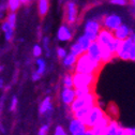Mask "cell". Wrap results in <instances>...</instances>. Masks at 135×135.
<instances>
[{"label":"cell","mask_w":135,"mask_h":135,"mask_svg":"<svg viewBox=\"0 0 135 135\" xmlns=\"http://www.w3.org/2000/svg\"><path fill=\"white\" fill-rule=\"evenodd\" d=\"M62 85L64 88H73V73H66L63 76Z\"/></svg>","instance_id":"cell-26"},{"label":"cell","mask_w":135,"mask_h":135,"mask_svg":"<svg viewBox=\"0 0 135 135\" xmlns=\"http://www.w3.org/2000/svg\"><path fill=\"white\" fill-rule=\"evenodd\" d=\"M77 61V57L71 53H68V55L62 59V64L65 69H69V70H74V66L75 63Z\"/></svg>","instance_id":"cell-17"},{"label":"cell","mask_w":135,"mask_h":135,"mask_svg":"<svg viewBox=\"0 0 135 135\" xmlns=\"http://www.w3.org/2000/svg\"><path fill=\"white\" fill-rule=\"evenodd\" d=\"M49 11V0H38V12L41 17H45Z\"/></svg>","instance_id":"cell-19"},{"label":"cell","mask_w":135,"mask_h":135,"mask_svg":"<svg viewBox=\"0 0 135 135\" xmlns=\"http://www.w3.org/2000/svg\"><path fill=\"white\" fill-rule=\"evenodd\" d=\"M21 6H22L21 0H8L7 1L8 11L10 13H16L18 11V9L21 8Z\"/></svg>","instance_id":"cell-23"},{"label":"cell","mask_w":135,"mask_h":135,"mask_svg":"<svg viewBox=\"0 0 135 135\" xmlns=\"http://www.w3.org/2000/svg\"><path fill=\"white\" fill-rule=\"evenodd\" d=\"M73 35H74V32L71 26L68 24H63L58 28L56 38H57V41L59 42H70L73 38Z\"/></svg>","instance_id":"cell-8"},{"label":"cell","mask_w":135,"mask_h":135,"mask_svg":"<svg viewBox=\"0 0 135 135\" xmlns=\"http://www.w3.org/2000/svg\"><path fill=\"white\" fill-rule=\"evenodd\" d=\"M110 119L112 118H109L108 116H104L102 119H101L91 130H92V132H93V134L94 135H104L105 134V132H106V129H107V127H108V124H109V121H110Z\"/></svg>","instance_id":"cell-14"},{"label":"cell","mask_w":135,"mask_h":135,"mask_svg":"<svg viewBox=\"0 0 135 135\" xmlns=\"http://www.w3.org/2000/svg\"><path fill=\"white\" fill-rule=\"evenodd\" d=\"M97 74H83L73 72V88H83V87H92L95 83Z\"/></svg>","instance_id":"cell-5"},{"label":"cell","mask_w":135,"mask_h":135,"mask_svg":"<svg viewBox=\"0 0 135 135\" xmlns=\"http://www.w3.org/2000/svg\"><path fill=\"white\" fill-rule=\"evenodd\" d=\"M0 28H1V31L3 32V35H4L6 41L11 42L12 39H13V37H14V28H12L7 21H3L1 23V26H0Z\"/></svg>","instance_id":"cell-16"},{"label":"cell","mask_w":135,"mask_h":135,"mask_svg":"<svg viewBox=\"0 0 135 135\" xmlns=\"http://www.w3.org/2000/svg\"><path fill=\"white\" fill-rule=\"evenodd\" d=\"M78 16V6L75 0H66L64 4V20L65 24L74 25Z\"/></svg>","instance_id":"cell-6"},{"label":"cell","mask_w":135,"mask_h":135,"mask_svg":"<svg viewBox=\"0 0 135 135\" xmlns=\"http://www.w3.org/2000/svg\"><path fill=\"white\" fill-rule=\"evenodd\" d=\"M86 53L93 60H95L98 62H101V46L97 41H94L90 44V46H89V48H88V50Z\"/></svg>","instance_id":"cell-15"},{"label":"cell","mask_w":135,"mask_h":135,"mask_svg":"<svg viewBox=\"0 0 135 135\" xmlns=\"http://www.w3.org/2000/svg\"><path fill=\"white\" fill-rule=\"evenodd\" d=\"M97 104V97L93 92H90L89 94L81 97V98H76L72 104L69 106V109L71 112V114H73L74 112L83 108V107H91L93 105Z\"/></svg>","instance_id":"cell-3"},{"label":"cell","mask_w":135,"mask_h":135,"mask_svg":"<svg viewBox=\"0 0 135 135\" xmlns=\"http://www.w3.org/2000/svg\"><path fill=\"white\" fill-rule=\"evenodd\" d=\"M43 54V48L39 45V44H35L32 47V55L36 58H40Z\"/></svg>","instance_id":"cell-30"},{"label":"cell","mask_w":135,"mask_h":135,"mask_svg":"<svg viewBox=\"0 0 135 135\" xmlns=\"http://www.w3.org/2000/svg\"><path fill=\"white\" fill-rule=\"evenodd\" d=\"M123 24V20L120 15L112 13L108 15H105L101 18V25L102 28H105L112 32H114L118 27H120Z\"/></svg>","instance_id":"cell-7"},{"label":"cell","mask_w":135,"mask_h":135,"mask_svg":"<svg viewBox=\"0 0 135 135\" xmlns=\"http://www.w3.org/2000/svg\"><path fill=\"white\" fill-rule=\"evenodd\" d=\"M6 21L10 24V26H11L12 28L15 29V27H16V23H17V14H16V13H10V12H9L8 15H7Z\"/></svg>","instance_id":"cell-29"},{"label":"cell","mask_w":135,"mask_h":135,"mask_svg":"<svg viewBox=\"0 0 135 135\" xmlns=\"http://www.w3.org/2000/svg\"><path fill=\"white\" fill-rule=\"evenodd\" d=\"M47 134H48V127H47V126L41 127L40 130H39L38 135H47Z\"/></svg>","instance_id":"cell-37"},{"label":"cell","mask_w":135,"mask_h":135,"mask_svg":"<svg viewBox=\"0 0 135 135\" xmlns=\"http://www.w3.org/2000/svg\"><path fill=\"white\" fill-rule=\"evenodd\" d=\"M56 53H57V57L62 60L68 55V50L64 47H62V46H58L57 49H56Z\"/></svg>","instance_id":"cell-31"},{"label":"cell","mask_w":135,"mask_h":135,"mask_svg":"<svg viewBox=\"0 0 135 135\" xmlns=\"http://www.w3.org/2000/svg\"><path fill=\"white\" fill-rule=\"evenodd\" d=\"M129 61H135V45L134 44L129 52Z\"/></svg>","instance_id":"cell-35"},{"label":"cell","mask_w":135,"mask_h":135,"mask_svg":"<svg viewBox=\"0 0 135 135\" xmlns=\"http://www.w3.org/2000/svg\"><path fill=\"white\" fill-rule=\"evenodd\" d=\"M114 37L120 41H124L126 39L130 38L133 33V30L126 24H122L120 27H118L114 32Z\"/></svg>","instance_id":"cell-13"},{"label":"cell","mask_w":135,"mask_h":135,"mask_svg":"<svg viewBox=\"0 0 135 135\" xmlns=\"http://www.w3.org/2000/svg\"><path fill=\"white\" fill-rule=\"evenodd\" d=\"M124 135H128V134H127V133H124Z\"/></svg>","instance_id":"cell-42"},{"label":"cell","mask_w":135,"mask_h":135,"mask_svg":"<svg viewBox=\"0 0 135 135\" xmlns=\"http://www.w3.org/2000/svg\"><path fill=\"white\" fill-rule=\"evenodd\" d=\"M70 135H85L87 131V127L84 124L83 121L76 119V118H72L69 122V127H68Z\"/></svg>","instance_id":"cell-9"},{"label":"cell","mask_w":135,"mask_h":135,"mask_svg":"<svg viewBox=\"0 0 135 135\" xmlns=\"http://www.w3.org/2000/svg\"><path fill=\"white\" fill-rule=\"evenodd\" d=\"M108 2L110 4L118 6V7H127L129 4L128 0H108Z\"/></svg>","instance_id":"cell-32"},{"label":"cell","mask_w":135,"mask_h":135,"mask_svg":"<svg viewBox=\"0 0 135 135\" xmlns=\"http://www.w3.org/2000/svg\"><path fill=\"white\" fill-rule=\"evenodd\" d=\"M115 39L114 37V33L105 28H102L100 30V32L98 33V37H97V42L100 45H103V46H107L113 40Z\"/></svg>","instance_id":"cell-12"},{"label":"cell","mask_w":135,"mask_h":135,"mask_svg":"<svg viewBox=\"0 0 135 135\" xmlns=\"http://www.w3.org/2000/svg\"><path fill=\"white\" fill-rule=\"evenodd\" d=\"M74 90H75L76 98H81V97H85V95L89 94L90 92H92V87H83V88H77Z\"/></svg>","instance_id":"cell-28"},{"label":"cell","mask_w":135,"mask_h":135,"mask_svg":"<svg viewBox=\"0 0 135 135\" xmlns=\"http://www.w3.org/2000/svg\"><path fill=\"white\" fill-rule=\"evenodd\" d=\"M75 42H77V43L80 45V47H81V48H83V50H84V53H86V52H87L88 48H89V46H90V44L92 43V42H91V41H90V40H89L85 35L79 36Z\"/></svg>","instance_id":"cell-21"},{"label":"cell","mask_w":135,"mask_h":135,"mask_svg":"<svg viewBox=\"0 0 135 135\" xmlns=\"http://www.w3.org/2000/svg\"><path fill=\"white\" fill-rule=\"evenodd\" d=\"M85 135H94V134H93V132H92V130H91V129H87V131H86Z\"/></svg>","instance_id":"cell-39"},{"label":"cell","mask_w":135,"mask_h":135,"mask_svg":"<svg viewBox=\"0 0 135 135\" xmlns=\"http://www.w3.org/2000/svg\"><path fill=\"white\" fill-rule=\"evenodd\" d=\"M17 104H18V100H17V98H16V97H13V98H12V101H11V105H10L11 110H15V109H16V106H17Z\"/></svg>","instance_id":"cell-36"},{"label":"cell","mask_w":135,"mask_h":135,"mask_svg":"<svg viewBox=\"0 0 135 135\" xmlns=\"http://www.w3.org/2000/svg\"><path fill=\"white\" fill-rule=\"evenodd\" d=\"M104 116H105V113L102 109V107L99 106L98 104H95L91 107V109L89 110L88 115L86 116L85 120H84L83 122L87 127V129H92Z\"/></svg>","instance_id":"cell-4"},{"label":"cell","mask_w":135,"mask_h":135,"mask_svg":"<svg viewBox=\"0 0 135 135\" xmlns=\"http://www.w3.org/2000/svg\"><path fill=\"white\" fill-rule=\"evenodd\" d=\"M102 29V25H101L100 21L95 17L92 18H88L86 20L85 24H84V33L91 42L97 41V37L98 33L100 32V30Z\"/></svg>","instance_id":"cell-2"},{"label":"cell","mask_w":135,"mask_h":135,"mask_svg":"<svg viewBox=\"0 0 135 135\" xmlns=\"http://www.w3.org/2000/svg\"><path fill=\"white\" fill-rule=\"evenodd\" d=\"M101 65H102L101 62L93 60L87 53H84L77 57V61L75 63L73 72L83 74H97Z\"/></svg>","instance_id":"cell-1"},{"label":"cell","mask_w":135,"mask_h":135,"mask_svg":"<svg viewBox=\"0 0 135 135\" xmlns=\"http://www.w3.org/2000/svg\"><path fill=\"white\" fill-rule=\"evenodd\" d=\"M131 38H132V40H133V43H134V45H135V32H133V33H132Z\"/></svg>","instance_id":"cell-40"},{"label":"cell","mask_w":135,"mask_h":135,"mask_svg":"<svg viewBox=\"0 0 135 135\" xmlns=\"http://www.w3.org/2000/svg\"><path fill=\"white\" fill-rule=\"evenodd\" d=\"M50 110H52V99L49 97H46L39 106V112L41 115H45Z\"/></svg>","instance_id":"cell-20"},{"label":"cell","mask_w":135,"mask_h":135,"mask_svg":"<svg viewBox=\"0 0 135 135\" xmlns=\"http://www.w3.org/2000/svg\"><path fill=\"white\" fill-rule=\"evenodd\" d=\"M101 46V63H107L109 61H112V59L115 57V55L110 52V50L103 45H100Z\"/></svg>","instance_id":"cell-18"},{"label":"cell","mask_w":135,"mask_h":135,"mask_svg":"<svg viewBox=\"0 0 135 135\" xmlns=\"http://www.w3.org/2000/svg\"><path fill=\"white\" fill-rule=\"evenodd\" d=\"M119 126H120V124L118 123L116 120H112V119H110L109 124H108V127H107L106 132H105L104 135H116V132H117L118 128H119Z\"/></svg>","instance_id":"cell-25"},{"label":"cell","mask_w":135,"mask_h":135,"mask_svg":"<svg viewBox=\"0 0 135 135\" xmlns=\"http://www.w3.org/2000/svg\"><path fill=\"white\" fill-rule=\"evenodd\" d=\"M124 133H126V128L119 126V128H118V130L116 132V135H124Z\"/></svg>","instance_id":"cell-38"},{"label":"cell","mask_w":135,"mask_h":135,"mask_svg":"<svg viewBox=\"0 0 135 135\" xmlns=\"http://www.w3.org/2000/svg\"><path fill=\"white\" fill-rule=\"evenodd\" d=\"M91 107H92V106H91ZM91 107H83V108H80V109L74 112V113L72 114V116H73L72 118H76V119H78V120H80V121H84V120H85V118H86V116L88 115L89 110L91 109Z\"/></svg>","instance_id":"cell-22"},{"label":"cell","mask_w":135,"mask_h":135,"mask_svg":"<svg viewBox=\"0 0 135 135\" xmlns=\"http://www.w3.org/2000/svg\"><path fill=\"white\" fill-rule=\"evenodd\" d=\"M133 44H134V43H133V40H132L131 37L128 38V39H126L124 41H122V42H121V46H120L119 50L117 52V54H116L115 57L119 58V59H121V60L128 61V60H129V52H130L131 47L133 46Z\"/></svg>","instance_id":"cell-10"},{"label":"cell","mask_w":135,"mask_h":135,"mask_svg":"<svg viewBox=\"0 0 135 135\" xmlns=\"http://www.w3.org/2000/svg\"><path fill=\"white\" fill-rule=\"evenodd\" d=\"M76 99L75 95V90L74 88H62L60 91V100L61 102L66 105V106H70L72 104V102Z\"/></svg>","instance_id":"cell-11"},{"label":"cell","mask_w":135,"mask_h":135,"mask_svg":"<svg viewBox=\"0 0 135 135\" xmlns=\"http://www.w3.org/2000/svg\"><path fill=\"white\" fill-rule=\"evenodd\" d=\"M53 135H68V132L65 131V129L62 126H57L54 130Z\"/></svg>","instance_id":"cell-33"},{"label":"cell","mask_w":135,"mask_h":135,"mask_svg":"<svg viewBox=\"0 0 135 135\" xmlns=\"http://www.w3.org/2000/svg\"><path fill=\"white\" fill-rule=\"evenodd\" d=\"M36 63H37V70L35 72L42 77L44 75L45 71H46V62H45V60L43 58H38Z\"/></svg>","instance_id":"cell-24"},{"label":"cell","mask_w":135,"mask_h":135,"mask_svg":"<svg viewBox=\"0 0 135 135\" xmlns=\"http://www.w3.org/2000/svg\"><path fill=\"white\" fill-rule=\"evenodd\" d=\"M69 49H70V52H69V53H71V54L75 55L76 57H78V56H80L81 54H84V50H83V48L80 47V45H79L77 42L72 43Z\"/></svg>","instance_id":"cell-27"},{"label":"cell","mask_w":135,"mask_h":135,"mask_svg":"<svg viewBox=\"0 0 135 135\" xmlns=\"http://www.w3.org/2000/svg\"><path fill=\"white\" fill-rule=\"evenodd\" d=\"M43 50H46V53L49 54V39L48 37H44L43 38Z\"/></svg>","instance_id":"cell-34"},{"label":"cell","mask_w":135,"mask_h":135,"mask_svg":"<svg viewBox=\"0 0 135 135\" xmlns=\"http://www.w3.org/2000/svg\"><path fill=\"white\" fill-rule=\"evenodd\" d=\"M129 3H131L133 7H135V0H128Z\"/></svg>","instance_id":"cell-41"}]
</instances>
